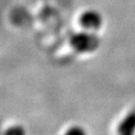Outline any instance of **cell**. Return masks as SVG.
I'll return each mask as SVG.
<instances>
[{
	"instance_id": "6da1fadb",
	"label": "cell",
	"mask_w": 135,
	"mask_h": 135,
	"mask_svg": "<svg viewBox=\"0 0 135 135\" xmlns=\"http://www.w3.org/2000/svg\"><path fill=\"white\" fill-rule=\"evenodd\" d=\"M70 45L78 53H90L98 49L100 40L95 34L84 31L74 34L70 38Z\"/></svg>"
},
{
	"instance_id": "7a4b0ae2",
	"label": "cell",
	"mask_w": 135,
	"mask_h": 135,
	"mask_svg": "<svg viewBox=\"0 0 135 135\" xmlns=\"http://www.w3.org/2000/svg\"><path fill=\"white\" fill-rule=\"evenodd\" d=\"M102 16L95 10H86L79 16V24L85 30H97L102 26Z\"/></svg>"
},
{
	"instance_id": "3957f363",
	"label": "cell",
	"mask_w": 135,
	"mask_h": 135,
	"mask_svg": "<svg viewBox=\"0 0 135 135\" xmlns=\"http://www.w3.org/2000/svg\"><path fill=\"white\" fill-rule=\"evenodd\" d=\"M117 132L122 135H130L135 132V110L123 118L117 126Z\"/></svg>"
},
{
	"instance_id": "277c9868",
	"label": "cell",
	"mask_w": 135,
	"mask_h": 135,
	"mask_svg": "<svg viewBox=\"0 0 135 135\" xmlns=\"http://www.w3.org/2000/svg\"><path fill=\"white\" fill-rule=\"evenodd\" d=\"M24 133V129L20 126H12L5 131V134L7 135H21Z\"/></svg>"
},
{
	"instance_id": "5b68a950",
	"label": "cell",
	"mask_w": 135,
	"mask_h": 135,
	"mask_svg": "<svg viewBox=\"0 0 135 135\" xmlns=\"http://www.w3.org/2000/svg\"><path fill=\"white\" fill-rule=\"evenodd\" d=\"M66 133H67V134H72V135H82V134H84V130L82 129L81 127L73 126L69 130H67Z\"/></svg>"
}]
</instances>
